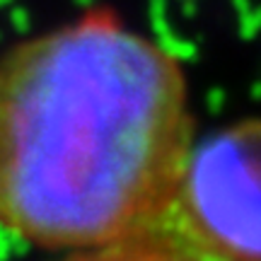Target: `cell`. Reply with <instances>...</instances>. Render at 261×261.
Segmentation results:
<instances>
[{"mask_svg":"<svg viewBox=\"0 0 261 261\" xmlns=\"http://www.w3.org/2000/svg\"><path fill=\"white\" fill-rule=\"evenodd\" d=\"M194 138L179 58L112 8L0 54V227L83 256L162 220Z\"/></svg>","mask_w":261,"mask_h":261,"instance_id":"obj_1","label":"cell"},{"mask_svg":"<svg viewBox=\"0 0 261 261\" xmlns=\"http://www.w3.org/2000/svg\"><path fill=\"white\" fill-rule=\"evenodd\" d=\"M133 242L194 261H261L259 116L196 140L162 220Z\"/></svg>","mask_w":261,"mask_h":261,"instance_id":"obj_2","label":"cell"},{"mask_svg":"<svg viewBox=\"0 0 261 261\" xmlns=\"http://www.w3.org/2000/svg\"><path fill=\"white\" fill-rule=\"evenodd\" d=\"M65 261H194V259L172 252L167 247H158V244L128 242L121 244V247H114V249H107V252L68 256Z\"/></svg>","mask_w":261,"mask_h":261,"instance_id":"obj_3","label":"cell"}]
</instances>
